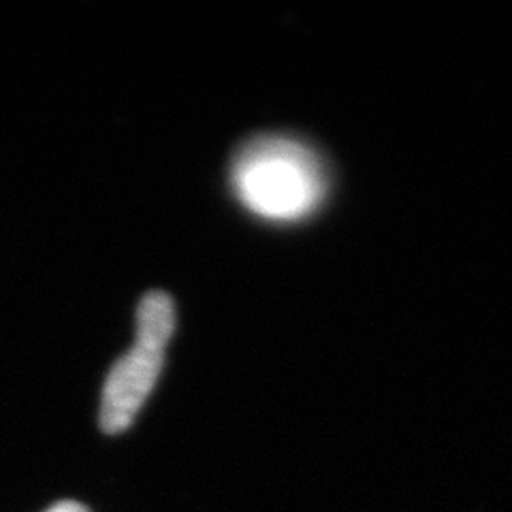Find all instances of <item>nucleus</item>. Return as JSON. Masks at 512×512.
Listing matches in <instances>:
<instances>
[{
	"mask_svg": "<svg viewBox=\"0 0 512 512\" xmlns=\"http://www.w3.org/2000/svg\"><path fill=\"white\" fill-rule=\"evenodd\" d=\"M47 512H90L86 506L77 504V502H60L54 508H50Z\"/></svg>",
	"mask_w": 512,
	"mask_h": 512,
	"instance_id": "nucleus-3",
	"label": "nucleus"
},
{
	"mask_svg": "<svg viewBox=\"0 0 512 512\" xmlns=\"http://www.w3.org/2000/svg\"><path fill=\"white\" fill-rule=\"evenodd\" d=\"M231 188L252 216L267 222H299L323 203L327 175L306 143L265 135L250 139L235 154Z\"/></svg>",
	"mask_w": 512,
	"mask_h": 512,
	"instance_id": "nucleus-1",
	"label": "nucleus"
},
{
	"mask_svg": "<svg viewBox=\"0 0 512 512\" xmlns=\"http://www.w3.org/2000/svg\"><path fill=\"white\" fill-rule=\"evenodd\" d=\"M173 331V299L160 291L148 293L137 308L135 344L114 363L103 384L101 429L105 434H122L137 419L163 372Z\"/></svg>",
	"mask_w": 512,
	"mask_h": 512,
	"instance_id": "nucleus-2",
	"label": "nucleus"
}]
</instances>
